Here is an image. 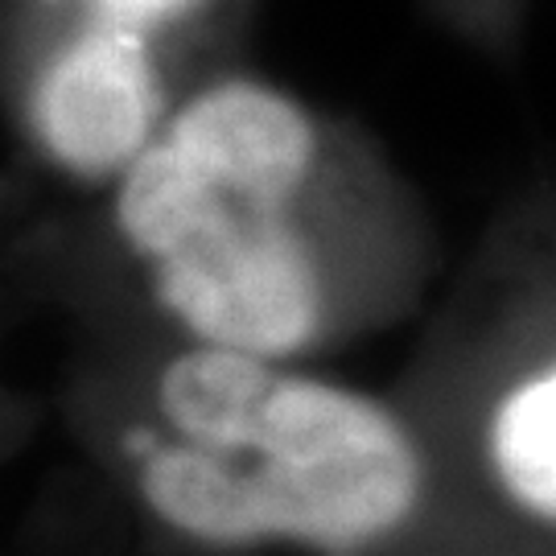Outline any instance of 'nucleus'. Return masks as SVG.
Instances as JSON below:
<instances>
[{
	"label": "nucleus",
	"mask_w": 556,
	"mask_h": 556,
	"mask_svg": "<svg viewBox=\"0 0 556 556\" xmlns=\"http://www.w3.org/2000/svg\"><path fill=\"white\" fill-rule=\"evenodd\" d=\"M157 408L169 433L137 441L140 498L186 540L396 556L429 507V462L388 404L273 358L194 346Z\"/></svg>",
	"instance_id": "f257e3e1"
},
{
	"label": "nucleus",
	"mask_w": 556,
	"mask_h": 556,
	"mask_svg": "<svg viewBox=\"0 0 556 556\" xmlns=\"http://www.w3.org/2000/svg\"><path fill=\"white\" fill-rule=\"evenodd\" d=\"M314 157V119L236 79L186 103L128 169L119 231L199 346L285 358L321 334L326 285L293 227Z\"/></svg>",
	"instance_id": "f03ea898"
},
{
	"label": "nucleus",
	"mask_w": 556,
	"mask_h": 556,
	"mask_svg": "<svg viewBox=\"0 0 556 556\" xmlns=\"http://www.w3.org/2000/svg\"><path fill=\"white\" fill-rule=\"evenodd\" d=\"M157 71L137 29L108 21L71 41L34 91V128L50 157L83 178L132 169L153 144Z\"/></svg>",
	"instance_id": "7ed1b4c3"
},
{
	"label": "nucleus",
	"mask_w": 556,
	"mask_h": 556,
	"mask_svg": "<svg viewBox=\"0 0 556 556\" xmlns=\"http://www.w3.org/2000/svg\"><path fill=\"white\" fill-rule=\"evenodd\" d=\"M486 475L532 548L556 556V351L523 367L482 425Z\"/></svg>",
	"instance_id": "20e7f679"
},
{
	"label": "nucleus",
	"mask_w": 556,
	"mask_h": 556,
	"mask_svg": "<svg viewBox=\"0 0 556 556\" xmlns=\"http://www.w3.org/2000/svg\"><path fill=\"white\" fill-rule=\"evenodd\" d=\"M199 0H100L103 17L116 21V25H128V29H140V25H153V21L178 17L186 9H194Z\"/></svg>",
	"instance_id": "39448f33"
}]
</instances>
